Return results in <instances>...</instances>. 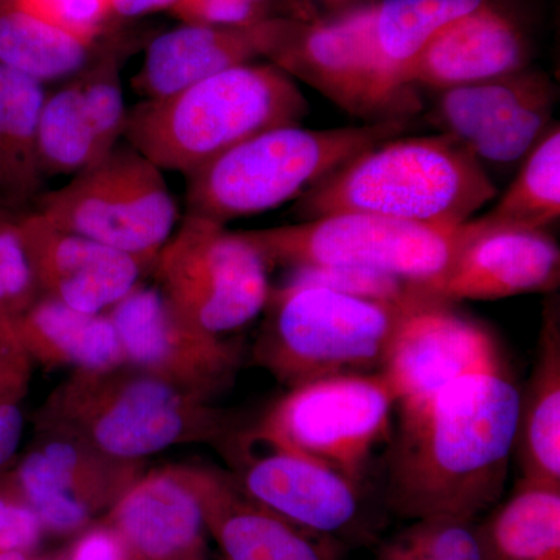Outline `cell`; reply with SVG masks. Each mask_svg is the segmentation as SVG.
I'll list each match as a JSON object with an SVG mask.
<instances>
[{
	"instance_id": "1",
	"label": "cell",
	"mask_w": 560,
	"mask_h": 560,
	"mask_svg": "<svg viewBox=\"0 0 560 560\" xmlns=\"http://www.w3.org/2000/svg\"><path fill=\"white\" fill-rule=\"evenodd\" d=\"M518 412L521 389L501 357L400 412L389 463L390 510L410 521L475 522L503 492Z\"/></svg>"
},
{
	"instance_id": "2",
	"label": "cell",
	"mask_w": 560,
	"mask_h": 560,
	"mask_svg": "<svg viewBox=\"0 0 560 560\" xmlns=\"http://www.w3.org/2000/svg\"><path fill=\"white\" fill-rule=\"evenodd\" d=\"M497 197L485 167L464 143L441 132L372 147L298 202L302 220L371 213L425 224H463Z\"/></svg>"
},
{
	"instance_id": "3",
	"label": "cell",
	"mask_w": 560,
	"mask_h": 560,
	"mask_svg": "<svg viewBox=\"0 0 560 560\" xmlns=\"http://www.w3.org/2000/svg\"><path fill=\"white\" fill-rule=\"evenodd\" d=\"M311 110L278 66H235L128 113L124 140L162 172L187 176L243 140L300 125Z\"/></svg>"
},
{
	"instance_id": "4",
	"label": "cell",
	"mask_w": 560,
	"mask_h": 560,
	"mask_svg": "<svg viewBox=\"0 0 560 560\" xmlns=\"http://www.w3.org/2000/svg\"><path fill=\"white\" fill-rule=\"evenodd\" d=\"M40 427L66 431L127 463L176 445L221 444L235 431L230 412L212 400L127 364L73 371L50 394Z\"/></svg>"
},
{
	"instance_id": "5",
	"label": "cell",
	"mask_w": 560,
	"mask_h": 560,
	"mask_svg": "<svg viewBox=\"0 0 560 560\" xmlns=\"http://www.w3.org/2000/svg\"><path fill=\"white\" fill-rule=\"evenodd\" d=\"M404 121L307 130L275 128L243 140L186 176V215L224 224L304 195L364 151L399 138Z\"/></svg>"
},
{
	"instance_id": "6",
	"label": "cell",
	"mask_w": 560,
	"mask_h": 560,
	"mask_svg": "<svg viewBox=\"0 0 560 560\" xmlns=\"http://www.w3.org/2000/svg\"><path fill=\"white\" fill-rule=\"evenodd\" d=\"M412 294L377 300L289 280L271 289L254 357L289 389L381 372Z\"/></svg>"
},
{
	"instance_id": "7",
	"label": "cell",
	"mask_w": 560,
	"mask_h": 560,
	"mask_svg": "<svg viewBox=\"0 0 560 560\" xmlns=\"http://www.w3.org/2000/svg\"><path fill=\"white\" fill-rule=\"evenodd\" d=\"M478 232L463 224L412 223L371 213H334L298 224L243 231L268 265L352 267L393 276L429 296Z\"/></svg>"
},
{
	"instance_id": "8",
	"label": "cell",
	"mask_w": 560,
	"mask_h": 560,
	"mask_svg": "<svg viewBox=\"0 0 560 560\" xmlns=\"http://www.w3.org/2000/svg\"><path fill=\"white\" fill-rule=\"evenodd\" d=\"M36 201V212L55 226L128 254L150 270L179 223L164 172L127 142Z\"/></svg>"
},
{
	"instance_id": "9",
	"label": "cell",
	"mask_w": 560,
	"mask_h": 560,
	"mask_svg": "<svg viewBox=\"0 0 560 560\" xmlns=\"http://www.w3.org/2000/svg\"><path fill=\"white\" fill-rule=\"evenodd\" d=\"M268 268L243 231L184 215L151 271L180 318L205 334L226 338L267 308L272 289Z\"/></svg>"
},
{
	"instance_id": "10",
	"label": "cell",
	"mask_w": 560,
	"mask_h": 560,
	"mask_svg": "<svg viewBox=\"0 0 560 560\" xmlns=\"http://www.w3.org/2000/svg\"><path fill=\"white\" fill-rule=\"evenodd\" d=\"M396 404L382 372L293 386L253 427L361 485L372 453L388 438Z\"/></svg>"
},
{
	"instance_id": "11",
	"label": "cell",
	"mask_w": 560,
	"mask_h": 560,
	"mask_svg": "<svg viewBox=\"0 0 560 560\" xmlns=\"http://www.w3.org/2000/svg\"><path fill=\"white\" fill-rule=\"evenodd\" d=\"M220 445L243 492L287 522L330 539L359 523L361 485L334 467L253 429L234 431Z\"/></svg>"
},
{
	"instance_id": "12",
	"label": "cell",
	"mask_w": 560,
	"mask_h": 560,
	"mask_svg": "<svg viewBox=\"0 0 560 560\" xmlns=\"http://www.w3.org/2000/svg\"><path fill=\"white\" fill-rule=\"evenodd\" d=\"M375 2L329 21H267L265 58L357 117L381 114Z\"/></svg>"
},
{
	"instance_id": "13",
	"label": "cell",
	"mask_w": 560,
	"mask_h": 560,
	"mask_svg": "<svg viewBox=\"0 0 560 560\" xmlns=\"http://www.w3.org/2000/svg\"><path fill=\"white\" fill-rule=\"evenodd\" d=\"M40 430L9 492L35 512L44 533L77 536L116 504L143 474V464L110 458L66 431Z\"/></svg>"
},
{
	"instance_id": "14",
	"label": "cell",
	"mask_w": 560,
	"mask_h": 560,
	"mask_svg": "<svg viewBox=\"0 0 560 560\" xmlns=\"http://www.w3.org/2000/svg\"><path fill=\"white\" fill-rule=\"evenodd\" d=\"M125 364L213 400L241 370V350L226 338L195 329L158 287L142 282L106 312Z\"/></svg>"
},
{
	"instance_id": "15",
	"label": "cell",
	"mask_w": 560,
	"mask_h": 560,
	"mask_svg": "<svg viewBox=\"0 0 560 560\" xmlns=\"http://www.w3.org/2000/svg\"><path fill=\"white\" fill-rule=\"evenodd\" d=\"M556 102L558 86L550 77L525 68L441 91L433 121L478 161L514 164L548 131Z\"/></svg>"
},
{
	"instance_id": "16",
	"label": "cell",
	"mask_w": 560,
	"mask_h": 560,
	"mask_svg": "<svg viewBox=\"0 0 560 560\" xmlns=\"http://www.w3.org/2000/svg\"><path fill=\"white\" fill-rule=\"evenodd\" d=\"M499 357L490 331L455 311L453 302L415 293L381 372L405 412L420 407L445 383Z\"/></svg>"
},
{
	"instance_id": "17",
	"label": "cell",
	"mask_w": 560,
	"mask_h": 560,
	"mask_svg": "<svg viewBox=\"0 0 560 560\" xmlns=\"http://www.w3.org/2000/svg\"><path fill=\"white\" fill-rule=\"evenodd\" d=\"M39 296L73 311L106 313L150 270L128 254L61 230L40 213L18 217Z\"/></svg>"
},
{
	"instance_id": "18",
	"label": "cell",
	"mask_w": 560,
	"mask_h": 560,
	"mask_svg": "<svg viewBox=\"0 0 560 560\" xmlns=\"http://www.w3.org/2000/svg\"><path fill=\"white\" fill-rule=\"evenodd\" d=\"M186 469L223 560H340L337 540L301 529L249 499L230 471Z\"/></svg>"
},
{
	"instance_id": "19",
	"label": "cell",
	"mask_w": 560,
	"mask_h": 560,
	"mask_svg": "<svg viewBox=\"0 0 560 560\" xmlns=\"http://www.w3.org/2000/svg\"><path fill=\"white\" fill-rule=\"evenodd\" d=\"M103 522L138 560H208L209 533L186 466L143 471Z\"/></svg>"
},
{
	"instance_id": "20",
	"label": "cell",
	"mask_w": 560,
	"mask_h": 560,
	"mask_svg": "<svg viewBox=\"0 0 560 560\" xmlns=\"http://www.w3.org/2000/svg\"><path fill=\"white\" fill-rule=\"evenodd\" d=\"M529 44L518 22L490 0L442 27L404 75V88L438 92L528 68Z\"/></svg>"
},
{
	"instance_id": "21",
	"label": "cell",
	"mask_w": 560,
	"mask_h": 560,
	"mask_svg": "<svg viewBox=\"0 0 560 560\" xmlns=\"http://www.w3.org/2000/svg\"><path fill=\"white\" fill-rule=\"evenodd\" d=\"M559 282L560 249L550 234L485 230L478 224L477 234L460 249L451 271L430 298L447 302L495 301L552 291Z\"/></svg>"
},
{
	"instance_id": "22",
	"label": "cell",
	"mask_w": 560,
	"mask_h": 560,
	"mask_svg": "<svg viewBox=\"0 0 560 560\" xmlns=\"http://www.w3.org/2000/svg\"><path fill=\"white\" fill-rule=\"evenodd\" d=\"M265 21L237 28L186 24L164 33L150 44L132 90L154 101L264 57Z\"/></svg>"
},
{
	"instance_id": "23",
	"label": "cell",
	"mask_w": 560,
	"mask_h": 560,
	"mask_svg": "<svg viewBox=\"0 0 560 560\" xmlns=\"http://www.w3.org/2000/svg\"><path fill=\"white\" fill-rule=\"evenodd\" d=\"M9 318L32 361L72 371H106L125 364L119 338L106 313L73 311L38 296Z\"/></svg>"
},
{
	"instance_id": "24",
	"label": "cell",
	"mask_w": 560,
	"mask_h": 560,
	"mask_svg": "<svg viewBox=\"0 0 560 560\" xmlns=\"http://www.w3.org/2000/svg\"><path fill=\"white\" fill-rule=\"evenodd\" d=\"M517 453L523 480L560 486V320L547 308L537 360L521 390Z\"/></svg>"
},
{
	"instance_id": "25",
	"label": "cell",
	"mask_w": 560,
	"mask_h": 560,
	"mask_svg": "<svg viewBox=\"0 0 560 560\" xmlns=\"http://www.w3.org/2000/svg\"><path fill=\"white\" fill-rule=\"evenodd\" d=\"M482 0H378L375 2L374 39L377 54L378 95L386 109L407 108L404 75L420 50L438 32ZM394 116V114H393Z\"/></svg>"
},
{
	"instance_id": "26",
	"label": "cell",
	"mask_w": 560,
	"mask_h": 560,
	"mask_svg": "<svg viewBox=\"0 0 560 560\" xmlns=\"http://www.w3.org/2000/svg\"><path fill=\"white\" fill-rule=\"evenodd\" d=\"M478 534L485 560H560V486L522 478Z\"/></svg>"
},
{
	"instance_id": "27",
	"label": "cell",
	"mask_w": 560,
	"mask_h": 560,
	"mask_svg": "<svg viewBox=\"0 0 560 560\" xmlns=\"http://www.w3.org/2000/svg\"><path fill=\"white\" fill-rule=\"evenodd\" d=\"M46 88L0 65V195L22 202L40 194L38 125Z\"/></svg>"
},
{
	"instance_id": "28",
	"label": "cell",
	"mask_w": 560,
	"mask_h": 560,
	"mask_svg": "<svg viewBox=\"0 0 560 560\" xmlns=\"http://www.w3.org/2000/svg\"><path fill=\"white\" fill-rule=\"evenodd\" d=\"M94 44L77 38L0 0V65L46 84L70 79L90 65Z\"/></svg>"
},
{
	"instance_id": "29",
	"label": "cell",
	"mask_w": 560,
	"mask_h": 560,
	"mask_svg": "<svg viewBox=\"0 0 560 560\" xmlns=\"http://www.w3.org/2000/svg\"><path fill=\"white\" fill-rule=\"evenodd\" d=\"M113 150L103 140L73 77L47 92L38 125V164L44 179L73 176Z\"/></svg>"
},
{
	"instance_id": "30",
	"label": "cell",
	"mask_w": 560,
	"mask_h": 560,
	"mask_svg": "<svg viewBox=\"0 0 560 560\" xmlns=\"http://www.w3.org/2000/svg\"><path fill=\"white\" fill-rule=\"evenodd\" d=\"M560 217V128L551 125L523 162L517 178L490 212L485 230L545 231Z\"/></svg>"
},
{
	"instance_id": "31",
	"label": "cell",
	"mask_w": 560,
	"mask_h": 560,
	"mask_svg": "<svg viewBox=\"0 0 560 560\" xmlns=\"http://www.w3.org/2000/svg\"><path fill=\"white\" fill-rule=\"evenodd\" d=\"M377 560H485V555L474 522L422 518L386 541Z\"/></svg>"
},
{
	"instance_id": "32",
	"label": "cell",
	"mask_w": 560,
	"mask_h": 560,
	"mask_svg": "<svg viewBox=\"0 0 560 560\" xmlns=\"http://www.w3.org/2000/svg\"><path fill=\"white\" fill-rule=\"evenodd\" d=\"M39 296L18 217L0 206V313L13 315Z\"/></svg>"
},
{
	"instance_id": "33",
	"label": "cell",
	"mask_w": 560,
	"mask_h": 560,
	"mask_svg": "<svg viewBox=\"0 0 560 560\" xmlns=\"http://www.w3.org/2000/svg\"><path fill=\"white\" fill-rule=\"evenodd\" d=\"M290 282L312 283L329 289L377 298V300H404L415 293L404 280L383 272L352 267H304L294 268Z\"/></svg>"
},
{
	"instance_id": "34",
	"label": "cell",
	"mask_w": 560,
	"mask_h": 560,
	"mask_svg": "<svg viewBox=\"0 0 560 560\" xmlns=\"http://www.w3.org/2000/svg\"><path fill=\"white\" fill-rule=\"evenodd\" d=\"M22 10L94 44L113 14L110 0H14Z\"/></svg>"
},
{
	"instance_id": "35",
	"label": "cell",
	"mask_w": 560,
	"mask_h": 560,
	"mask_svg": "<svg viewBox=\"0 0 560 560\" xmlns=\"http://www.w3.org/2000/svg\"><path fill=\"white\" fill-rule=\"evenodd\" d=\"M171 10L186 24L206 27H249L270 20L267 9L249 0H175Z\"/></svg>"
},
{
	"instance_id": "36",
	"label": "cell",
	"mask_w": 560,
	"mask_h": 560,
	"mask_svg": "<svg viewBox=\"0 0 560 560\" xmlns=\"http://www.w3.org/2000/svg\"><path fill=\"white\" fill-rule=\"evenodd\" d=\"M35 512L11 492L0 493V555L22 552L31 556L44 539Z\"/></svg>"
},
{
	"instance_id": "37",
	"label": "cell",
	"mask_w": 560,
	"mask_h": 560,
	"mask_svg": "<svg viewBox=\"0 0 560 560\" xmlns=\"http://www.w3.org/2000/svg\"><path fill=\"white\" fill-rule=\"evenodd\" d=\"M32 360L22 348L9 315L0 313V404H18L27 390Z\"/></svg>"
},
{
	"instance_id": "38",
	"label": "cell",
	"mask_w": 560,
	"mask_h": 560,
	"mask_svg": "<svg viewBox=\"0 0 560 560\" xmlns=\"http://www.w3.org/2000/svg\"><path fill=\"white\" fill-rule=\"evenodd\" d=\"M61 560H138L127 541L106 522L88 526L77 534L75 540Z\"/></svg>"
},
{
	"instance_id": "39",
	"label": "cell",
	"mask_w": 560,
	"mask_h": 560,
	"mask_svg": "<svg viewBox=\"0 0 560 560\" xmlns=\"http://www.w3.org/2000/svg\"><path fill=\"white\" fill-rule=\"evenodd\" d=\"M24 415L18 404H0V475L20 448Z\"/></svg>"
},
{
	"instance_id": "40",
	"label": "cell",
	"mask_w": 560,
	"mask_h": 560,
	"mask_svg": "<svg viewBox=\"0 0 560 560\" xmlns=\"http://www.w3.org/2000/svg\"><path fill=\"white\" fill-rule=\"evenodd\" d=\"M175 0H110L113 13L124 18L142 16L151 11L171 9Z\"/></svg>"
},
{
	"instance_id": "41",
	"label": "cell",
	"mask_w": 560,
	"mask_h": 560,
	"mask_svg": "<svg viewBox=\"0 0 560 560\" xmlns=\"http://www.w3.org/2000/svg\"><path fill=\"white\" fill-rule=\"evenodd\" d=\"M0 560H32V558L22 552H5V555H0Z\"/></svg>"
},
{
	"instance_id": "42",
	"label": "cell",
	"mask_w": 560,
	"mask_h": 560,
	"mask_svg": "<svg viewBox=\"0 0 560 560\" xmlns=\"http://www.w3.org/2000/svg\"><path fill=\"white\" fill-rule=\"evenodd\" d=\"M320 2L330 3V5H342V3L352 2V0H320Z\"/></svg>"
},
{
	"instance_id": "43",
	"label": "cell",
	"mask_w": 560,
	"mask_h": 560,
	"mask_svg": "<svg viewBox=\"0 0 560 560\" xmlns=\"http://www.w3.org/2000/svg\"><path fill=\"white\" fill-rule=\"evenodd\" d=\"M249 2L256 3V5L264 7V9L268 10V7H267L268 0H249Z\"/></svg>"
}]
</instances>
